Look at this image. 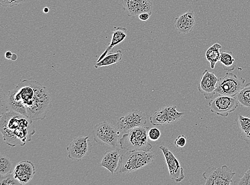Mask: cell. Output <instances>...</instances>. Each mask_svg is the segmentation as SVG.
<instances>
[{"label": "cell", "instance_id": "obj_1", "mask_svg": "<svg viewBox=\"0 0 250 185\" xmlns=\"http://www.w3.org/2000/svg\"><path fill=\"white\" fill-rule=\"evenodd\" d=\"M0 130L5 144L11 147L25 146L35 133L33 121L22 114L10 111L1 114Z\"/></svg>", "mask_w": 250, "mask_h": 185}, {"label": "cell", "instance_id": "obj_2", "mask_svg": "<svg viewBox=\"0 0 250 185\" xmlns=\"http://www.w3.org/2000/svg\"><path fill=\"white\" fill-rule=\"evenodd\" d=\"M149 127L140 126L127 132L119 139L122 150L128 151H150L153 146L149 143Z\"/></svg>", "mask_w": 250, "mask_h": 185}, {"label": "cell", "instance_id": "obj_3", "mask_svg": "<svg viewBox=\"0 0 250 185\" xmlns=\"http://www.w3.org/2000/svg\"><path fill=\"white\" fill-rule=\"evenodd\" d=\"M51 102L50 95L46 86L38 84L33 99L26 109L27 117L33 121L43 120L51 107Z\"/></svg>", "mask_w": 250, "mask_h": 185}, {"label": "cell", "instance_id": "obj_4", "mask_svg": "<svg viewBox=\"0 0 250 185\" xmlns=\"http://www.w3.org/2000/svg\"><path fill=\"white\" fill-rule=\"evenodd\" d=\"M154 158L150 151H128L121 155L118 170L121 173L136 171L150 164Z\"/></svg>", "mask_w": 250, "mask_h": 185}, {"label": "cell", "instance_id": "obj_5", "mask_svg": "<svg viewBox=\"0 0 250 185\" xmlns=\"http://www.w3.org/2000/svg\"><path fill=\"white\" fill-rule=\"evenodd\" d=\"M119 130L106 121L98 123L94 127V139L100 145L116 148L118 146Z\"/></svg>", "mask_w": 250, "mask_h": 185}, {"label": "cell", "instance_id": "obj_6", "mask_svg": "<svg viewBox=\"0 0 250 185\" xmlns=\"http://www.w3.org/2000/svg\"><path fill=\"white\" fill-rule=\"evenodd\" d=\"M246 79L238 78L236 74L227 72L219 79L216 90V95L235 97L244 86Z\"/></svg>", "mask_w": 250, "mask_h": 185}, {"label": "cell", "instance_id": "obj_7", "mask_svg": "<svg viewBox=\"0 0 250 185\" xmlns=\"http://www.w3.org/2000/svg\"><path fill=\"white\" fill-rule=\"evenodd\" d=\"M236 172H233L226 165L220 167H210L203 173L205 185H230Z\"/></svg>", "mask_w": 250, "mask_h": 185}, {"label": "cell", "instance_id": "obj_8", "mask_svg": "<svg viewBox=\"0 0 250 185\" xmlns=\"http://www.w3.org/2000/svg\"><path fill=\"white\" fill-rule=\"evenodd\" d=\"M209 106L212 113L222 117H227L229 114L234 112L238 106L235 97L216 95L209 101Z\"/></svg>", "mask_w": 250, "mask_h": 185}, {"label": "cell", "instance_id": "obj_9", "mask_svg": "<svg viewBox=\"0 0 250 185\" xmlns=\"http://www.w3.org/2000/svg\"><path fill=\"white\" fill-rule=\"evenodd\" d=\"M183 116V113L177 110V106H167L155 112L150 118V120L153 126H162L178 122Z\"/></svg>", "mask_w": 250, "mask_h": 185}, {"label": "cell", "instance_id": "obj_10", "mask_svg": "<svg viewBox=\"0 0 250 185\" xmlns=\"http://www.w3.org/2000/svg\"><path fill=\"white\" fill-rule=\"evenodd\" d=\"M91 150L92 145L89 136L83 135L75 138L67 148L69 158L78 161L89 154Z\"/></svg>", "mask_w": 250, "mask_h": 185}, {"label": "cell", "instance_id": "obj_11", "mask_svg": "<svg viewBox=\"0 0 250 185\" xmlns=\"http://www.w3.org/2000/svg\"><path fill=\"white\" fill-rule=\"evenodd\" d=\"M146 122V113L138 110H133L119 118L117 125L119 131L128 132L135 128L144 126Z\"/></svg>", "mask_w": 250, "mask_h": 185}, {"label": "cell", "instance_id": "obj_12", "mask_svg": "<svg viewBox=\"0 0 250 185\" xmlns=\"http://www.w3.org/2000/svg\"><path fill=\"white\" fill-rule=\"evenodd\" d=\"M151 0H121L125 12L130 17H135L144 13L152 14L153 8Z\"/></svg>", "mask_w": 250, "mask_h": 185}, {"label": "cell", "instance_id": "obj_13", "mask_svg": "<svg viewBox=\"0 0 250 185\" xmlns=\"http://www.w3.org/2000/svg\"><path fill=\"white\" fill-rule=\"evenodd\" d=\"M219 79L214 73L205 69L200 78L198 89L206 100H211L216 96V90Z\"/></svg>", "mask_w": 250, "mask_h": 185}, {"label": "cell", "instance_id": "obj_14", "mask_svg": "<svg viewBox=\"0 0 250 185\" xmlns=\"http://www.w3.org/2000/svg\"><path fill=\"white\" fill-rule=\"evenodd\" d=\"M160 149L165 157L166 161L172 180L176 183L181 182L184 178L183 168L176 156L166 147L161 146Z\"/></svg>", "mask_w": 250, "mask_h": 185}, {"label": "cell", "instance_id": "obj_15", "mask_svg": "<svg viewBox=\"0 0 250 185\" xmlns=\"http://www.w3.org/2000/svg\"><path fill=\"white\" fill-rule=\"evenodd\" d=\"M15 178L21 185L29 183L35 174V166L31 161L24 160L18 163L13 171Z\"/></svg>", "mask_w": 250, "mask_h": 185}, {"label": "cell", "instance_id": "obj_16", "mask_svg": "<svg viewBox=\"0 0 250 185\" xmlns=\"http://www.w3.org/2000/svg\"><path fill=\"white\" fill-rule=\"evenodd\" d=\"M195 24V13L192 10L187 12L175 20V28L180 34H188L192 32Z\"/></svg>", "mask_w": 250, "mask_h": 185}, {"label": "cell", "instance_id": "obj_17", "mask_svg": "<svg viewBox=\"0 0 250 185\" xmlns=\"http://www.w3.org/2000/svg\"><path fill=\"white\" fill-rule=\"evenodd\" d=\"M121 156L119 149L107 151L102 157L100 166L107 168L113 175L118 169Z\"/></svg>", "mask_w": 250, "mask_h": 185}, {"label": "cell", "instance_id": "obj_18", "mask_svg": "<svg viewBox=\"0 0 250 185\" xmlns=\"http://www.w3.org/2000/svg\"><path fill=\"white\" fill-rule=\"evenodd\" d=\"M115 31L112 32L111 43L106 50L101 54L97 62H99L109 53L112 52L114 47L122 42L127 37V29L122 27H114Z\"/></svg>", "mask_w": 250, "mask_h": 185}, {"label": "cell", "instance_id": "obj_19", "mask_svg": "<svg viewBox=\"0 0 250 185\" xmlns=\"http://www.w3.org/2000/svg\"><path fill=\"white\" fill-rule=\"evenodd\" d=\"M236 125L239 137L250 145V118L239 115Z\"/></svg>", "mask_w": 250, "mask_h": 185}, {"label": "cell", "instance_id": "obj_20", "mask_svg": "<svg viewBox=\"0 0 250 185\" xmlns=\"http://www.w3.org/2000/svg\"><path fill=\"white\" fill-rule=\"evenodd\" d=\"M122 59V53L120 50H118L116 53H109L99 62H97L95 65L96 68L111 66L121 62Z\"/></svg>", "mask_w": 250, "mask_h": 185}, {"label": "cell", "instance_id": "obj_21", "mask_svg": "<svg viewBox=\"0 0 250 185\" xmlns=\"http://www.w3.org/2000/svg\"><path fill=\"white\" fill-rule=\"evenodd\" d=\"M221 47L219 43H215V44L210 47L206 52V58L210 63V67L212 69H214L217 63L219 62L221 55L220 50Z\"/></svg>", "mask_w": 250, "mask_h": 185}, {"label": "cell", "instance_id": "obj_22", "mask_svg": "<svg viewBox=\"0 0 250 185\" xmlns=\"http://www.w3.org/2000/svg\"><path fill=\"white\" fill-rule=\"evenodd\" d=\"M219 62L222 64L223 67L225 70L232 71L235 68V59L233 56L232 52L231 51H222L221 52Z\"/></svg>", "mask_w": 250, "mask_h": 185}, {"label": "cell", "instance_id": "obj_23", "mask_svg": "<svg viewBox=\"0 0 250 185\" xmlns=\"http://www.w3.org/2000/svg\"><path fill=\"white\" fill-rule=\"evenodd\" d=\"M235 97L242 106L250 108V83L243 86Z\"/></svg>", "mask_w": 250, "mask_h": 185}, {"label": "cell", "instance_id": "obj_24", "mask_svg": "<svg viewBox=\"0 0 250 185\" xmlns=\"http://www.w3.org/2000/svg\"><path fill=\"white\" fill-rule=\"evenodd\" d=\"M13 163L9 157L1 155L0 157V175L3 177L13 173Z\"/></svg>", "mask_w": 250, "mask_h": 185}, {"label": "cell", "instance_id": "obj_25", "mask_svg": "<svg viewBox=\"0 0 250 185\" xmlns=\"http://www.w3.org/2000/svg\"><path fill=\"white\" fill-rule=\"evenodd\" d=\"M3 177L4 178L1 179V182H0L1 185H21L19 182L15 178L13 173L9 174V175Z\"/></svg>", "mask_w": 250, "mask_h": 185}, {"label": "cell", "instance_id": "obj_26", "mask_svg": "<svg viewBox=\"0 0 250 185\" xmlns=\"http://www.w3.org/2000/svg\"><path fill=\"white\" fill-rule=\"evenodd\" d=\"M26 0H0V4L4 7H13L26 2Z\"/></svg>", "mask_w": 250, "mask_h": 185}, {"label": "cell", "instance_id": "obj_27", "mask_svg": "<svg viewBox=\"0 0 250 185\" xmlns=\"http://www.w3.org/2000/svg\"><path fill=\"white\" fill-rule=\"evenodd\" d=\"M233 184L237 185H250V166L244 175Z\"/></svg>", "mask_w": 250, "mask_h": 185}, {"label": "cell", "instance_id": "obj_28", "mask_svg": "<svg viewBox=\"0 0 250 185\" xmlns=\"http://www.w3.org/2000/svg\"><path fill=\"white\" fill-rule=\"evenodd\" d=\"M161 133L160 130L157 128H153L149 129L148 132L149 138L151 141H155L161 137Z\"/></svg>", "mask_w": 250, "mask_h": 185}, {"label": "cell", "instance_id": "obj_29", "mask_svg": "<svg viewBox=\"0 0 250 185\" xmlns=\"http://www.w3.org/2000/svg\"><path fill=\"white\" fill-rule=\"evenodd\" d=\"M187 143V138L186 136L181 135L175 139L174 144L179 148H183L186 146Z\"/></svg>", "mask_w": 250, "mask_h": 185}, {"label": "cell", "instance_id": "obj_30", "mask_svg": "<svg viewBox=\"0 0 250 185\" xmlns=\"http://www.w3.org/2000/svg\"><path fill=\"white\" fill-rule=\"evenodd\" d=\"M151 15V14L149 13H144L140 14L138 16V17L140 20L143 21H146L150 19Z\"/></svg>", "mask_w": 250, "mask_h": 185}, {"label": "cell", "instance_id": "obj_31", "mask_svg": "<svg viewBox=\"0 0 250 185\" xmlns=\"http://www.w3.org/2000/svg\"><path fill=\"white\" fill-rule=\"evenodd\" d=\"M13 54L14 53L11 51H7L5 53V57L7 59L12 60L13 56Z\"/></svg>", "mask_w": 250, "mask_h": 185}, {"label": "cell", "instance_id": "obj_32", "mask_svg": "<svg viewBox=\"0 0 250 185\" xmlns=\"http://www.w3.org/2000/svg\"><path fill=\"white\" fill-rule=\"evenodd\" d=\"M43 12H44L45 14H47L49 12H50V9L48 7H45L44 9H43Z\"/></svg>", "mask_w": 250, "mask_h": 185}, {"label": "cell", "instance_id": "obj_33", "mask_svg": "<svg viewBox=\"0 0 250 185\" xmlns=\"http://www.w3.org/2000/svg\"><path fill=\"white\" fill-rule=\"evenodd\" d=\"M151 1H154V0H151Z\"/></svg>", "mask_w": 250, "mask_h": 185}]
</instances>
